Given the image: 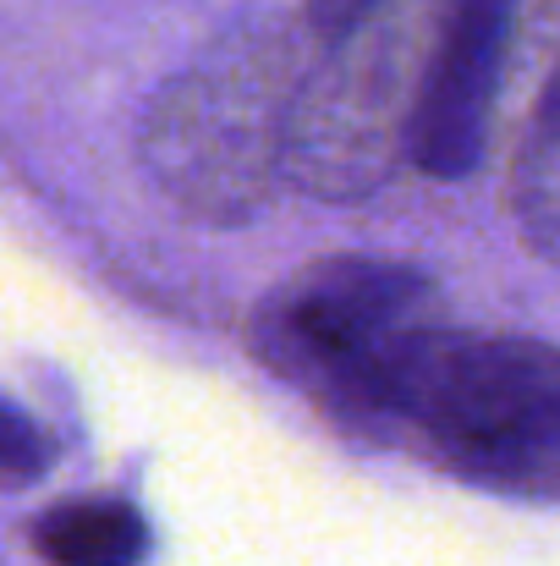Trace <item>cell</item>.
I'll return each instance as SVG.
<instances>
[{
  "label": "cell",
  "mask_w": 560,
  "mask_h": 566,
  "mask_svg": "<svg viewBox=\"0 0 560 566\" xmlns=\"http://www.w3.org/2000/svg\"><path fill=\"white\" fill-rule=\"evenodd\" d=\"M352 429L473 490L560 501V347L440 319L390 364Z\"/></svg>",
  "instance_id": "obj_1"
},
{
  "label": "cell",
  "mask_w": 560,
  "mask_h": 566,
  "mask_svg": "<svg viewBox=\"0 0 560 566\" xmlns=\"http://www.w3.org/2000/svg\"><path fill=\"white\" fill-rule=\"evenodd\" d=\"M308 55L286 22H242L209 39L149 99L138 160L198 226H247L286 188L292 111Z\"/></svg>",
  "instance_id": "obj_2"
},
{
  "label": "cell",
  "mask_w": 560,
  "mask_h": 566,
  "mask_svg": "<svg viewBox=\"0 0 560 566\" xmlns=\"http://www.w3.org/2000/svg\"><path fill=\"white\" fill-rule=\"evenodd\" d=\"M451 0H369L319 33L292 111L286 188L319 203H363L412 155Z\"/></svg>",
  "instance_id": "obj_3"
},
{
  "label": "cell",
  "mask_w": 560,
  "mask_h": 566,
  "mask_svg": "<svg viewBox=\"0 0 560 566\" xmlns=\"http://www.w3.org/2000/svg\"><path fill=\"white\" fill-rule=\"evenodd\" d=\"M440 319L445 308L429 275L395 259L341 253L292 270L258 297L247 353L352 429L390 364Z\"/></svg>",
  "instance_id": "obj_4"
},
{
  "label": "cell",
  "mask_w": 560,
  "mask_h": 566,
  "mask_svg": "<svg viewBox=\"0 0 560 566\" xmlns=\"http://www.w3.org/2000/svg\"><path fill=\"white\" fill-rule=\"evenodd\" d=\"M511 22H517V0H451L445 39L429 77L423 127H418V155H412L418 171L456 182L484 160L489 116H495L506 50H511Z\"/></svg>",
  "instance_id": "obj_5"
},
{
  "label": "cell",
  "mask_w": 560,
  "mask_h": 566,
  "mask_svg": "<svg viewBox=\"0 0 560 566\" xmlns=\"http://www.w3.org/2000/svg\"><path fill=\"white\" fill-rule=\"evenodd\" d=\"M506 214L533 259L560 270V44L533 99V122L506 171Z\"/></svg>",
  "instance_id": "obj_6"
},
{
  "label": "cell",
  "mask_w": 560,
  "mask_h": 566,
  "mask_svg": "<svg viewBox=\"0 0 560 566\" xmlns=\"http://www.w3.org/2000/svg\"><path fill=\"white\" fill-rule=\"evenodd\" d=\"M44 566H138L149 556V523L127 501H61L33 523Z\"/></svg>",
  "instance_id": "obj_7"
},
{
  "label": "cell",
  "mask_w": 560,
  "mask_h": 566,
  "mask_svg": "<svg viewBox=\"0 0 560 566\" xmlns=\"http://www.w3.org/2000/svg\"><path fill=\"white\" fill-rule=\"evenodd\" d=\"M369 0H308V28L314 33H330V28H341L347 17H358Z\"/></svg>",
  "instance_id": "obj_8"
}]
</instances>
